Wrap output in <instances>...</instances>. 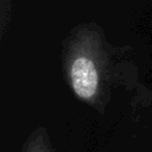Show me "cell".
Returning <instances> with one entry per match:
<instances>
[{
	"label": "cell",
	"instance_id": "obj_1",
	"mask_svg": "<svg viewBox=\"0 0 152 152\" xmlns=\"http://www.w3.org/2000/svg\"><path fill=\"white\" fill-rule=\"evenodd\" d=\"M70 78L72 89L78 97L89 100L95 95L97 90L99 75L91 59L88 57L76 58L71 64Z\"/></svg>",
	"mask_w": 152,
	"mask_h": 152
}]
</instances>
